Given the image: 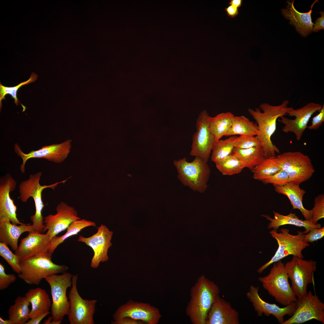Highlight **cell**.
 Returning a JSON list of instances; mask_svg holds the SVG:
<instances>
[{
    "label": "cell",
    "instance_id": "d590c367",
    "mask_svg": "<svg viewBox=\"0 0 324 324\" xmlns=\"http://www.w3.org/2000/svg\"><path fill=\"white\" fill-rule=\"evenodd\" d=\"M38 75L35 73L33 72L31 74L29 79L26 81L21 82L17 86L11 87H8L3 86L1 83L0 84V107H2V99H5L6 95L9 94L11 96L12 98L14 99V103L16 106L19 105L18 100L17 98L16 94L19 89L22 86L35 82L37 79Z\"/></svg>",
    "mask_w": 324,
    "mask_h": 324
},
{
    "label": "cell",
    "instance_id": "5b68a950",
    "mask_svg": "<svg viewBox=\"0 0 324 324\" xmlns=\"http://www.w3.org/2000/svg\"><path fill=\"white\" fill-rule=\"evenodd\" d=\"M269 273L259 277L258 280L268 294L277 302L286 306L296 302L297 299L288 282V276L281 260L274 262Z\"/></svg>",
    "mask_w": 324,
    "mask_h": 324
},
{
    "label": "cell",
    "instance_id": "ee69618b",
    "mask_svg": "<svg viewBox=\"0 0 324 324\" xmlns=\"http://www.w3.org/2000/svg\"><path fill=\"white\" fill-rule=\"evenodd\" d=\"M321 16L317 18L313 27L312 31L317 32L321 29L324 30V12L320 11L319 12Z\"/></svg>",
    "mask_w": 324,
    "mask_h": 324
},
{
    "label": "cell",
    "instance_id": "484cf974",
    "mask_svg": "<svg viewBox=\"0 0 324 324\" xmlns=\"http://www.w3.org/2000/svg\"><path fill=\"white\" fill-rule=\"evenodd\" d=\"M273 212L274 214L273 218L268 215H262L270 221L268 226V229L272 228L274 230H277L281 226L287 224L291 225L304 227L305 230L303 232L304 234L307 233L313 228L321 227V224H320L317 223L314 224L311 220H303L299 219L295 213H290L287 215H285L275 211H273Z\"/></svg>",
    "mask_w": 324,
    "mask_h": 324
},
{
    "label": "cell",
    "instance_id": "44dd1931",
    "mask_svg": "<svg viewBox=\"0 0 324 324\" xmlns=\"http://www.w3.org/2000/svg\"><path fill=\"white\" fill-rule=\"evenodd\" d=\"M16 182L9 173L0 178V221L8 220L13 224H23L17 218V208L10 196L16 188Z\"/></svg>",
    "mask_w": 324,
    "mask_h": 324
},
{
    "label": "cell",
    "instance_id": "9a60e30c",
    "mask_svg": "<svg viewBox=\"0 0 324 324\" xmlns=\"http://www.w3.org/2000/svg\"><path fill=\"white\" fill-rule=\"evenodd\" d=\"M322 105L319 103L310 102L301 108H293L288 112L286 115L294 116L290 119L285 116H281L279 122L284 126L283 131L286 133L292 132L297 140H300L308 127V124L312 116L317 112H319Z\"/></svg>",
    "mask_w": 324,
    "mask_h": 324
},
{
    "label": "cell",
    "instance_id": "603a6c76",
    "mask_svg": "<svg viewBox=\"0 0 324 324\" xmlns=\"http://www.w3.org/2000/svg\"><path fill=\"white\" fill-rule=\"evenodd\" d=\"M238 312L231 304L218 296L212 305L206 324H239Z\"/></svg>",
    "mask_w": 324,
    "mask_h": 324
},
{
    "label": "cell",
    "instance_id": "7c38bea8",
    "mask_svg": "<svg viewBox=\"0 0 324 324\" xmlns=\"http://www.w3.org/2000/svg\"><path fill=\"white\" fill-rule=\"evenodd\" d=\"M313 319L324 324V303L310 291L296 302L295 310L283 324H301Z\"/></svg>",
    "mask_w": 324,
    "mask_h": 324
},
{
    "label": "cell",
    "instance_id": "8fae6325",
    "mask_svg": "<svg viewBox=\"0 0 324 324\" xmlns=\"http://www.w3.org/2000/svg\"><path fill=\"white\" fill-rule=\"evenodd\" d=\"M78 275H73L72 285L68 294L70 307L68 320L70 324H94L97 300L82 298L77 289Z\"/></svg>",
    "mask_w": 324,
    "mask_h": 324
},
{
    "label": "cell",
    "instance_id": "9c48e42d",
    "mask_svg": "<svg viewBox=\"0 0 324 324\" xmlns=\"http://www.w3.org/2000/svg\"><path fill=\"white\" fill-rule=\"evenodd\" d=\"M281 170L288 174L289 182L297 185L308 180L315 172L309 157L299 151L287 152L277 156Z\"/></svg>",
    "mask_w": 324,
    "mask_h": 324
},
{
    "label": "cell",
    "instance_id": "74e56055",
    "mask_svg": "<svg viewBox=\"0 0 324 324\" xmlns=\"http://www.w3.org/2000/svg\"><path fill=\"white\" fill-rule=\"evenodd\" d=\"M314 206L311 209L312 212L311 221L314 224L317 223L320 219L324 218V195L319 194L314 199Z\"/></svg>",
    "mask_w": 324,
    "mask_h": 324
},
{
    "label": "cell",
    "instance_id": "8992f818",
    "mask_svg": "<svg viewBox=\"0 0 324 324\" xmlns=\"http://www.w3.org/2000/svg\"><path fill=\"white\" fill-rule=\"evenodd\" d=\"M52 254L48 252L21 262L19 278L29 285H38L48 276L67 271L68 266L57 265L52 262Z\"/></svg>",
    "mask_w": 324,
    "mask_h": 324
},
{
    "label": "cell",
    "instance_id": "ffe728a7",
    "mask_svg": "<svg viewBox=\"0 0 324 324\" xmlns=\"http://www.w3.org/2000/svg\"><path fill=\"white\" fill-rule=\"evenodd\" d=\"M49 234L34 231L21 239L15 254L21 262L48 252L50 241Z\"/></svg>",
    "mask_w": 324,
    "mask_h": 324
},
{
    "label": "cell",
    "instance_id": "4316f807",
    "mask_svg": "<svg viewBox=\"0 0 324 324\" xmlns=\"http://www.w3.org/2000/svg\"><path fill=\"white\" fill-rule=\"evenodd\" d=\"M27 300L31 304L29 318L31 319L49 312L52 303L49 295L45 290L39 287L30 289L25 294Z\"/></svg>",
    "mask_w": 324,
    "mask_h": 324
},
{
    "label": "cell",
    "instance_id": "c3c4849f",
    "mask_svg": "<svg viewBox=\"0 0 324 324\" xmlns=\"http://www.w3.org/2000/svg\"><path fill=\"white\" fill-rule=\"evenodd\" d=\"M242 3V0H231L229 4L238 8L241 6Z\"/></svg>",
    "mask_w": 324,
    "mask_h": 324
},
{
    "label": "cell",
    "instance_id": "f35d334b",
    "mask_svg": "<svg viewBox=\"0 0 324 324\" xmlns=\"http://www.w3.org/2000/svg\"><path fill=\"white\" fill-rule=\"evenodd\" d=\"M261 146L260 142L256 136H238L235 147L246 149Z\"/></svg>",
    "mask_w": 324,
    "mask_h": 324
},
{
    "label": "cell",
    "instance_id": "cb8c5ba5",
    "mask_svg": "<svg viewBox=\"0 0 324 324\" xmlns=\"http://www.w3.org/2000/svg\"><path fill=\"white\" fill-rule=\"evenodd\" d=\"M275 191L278 194L286 196L290 201L293 209L300 210L305 220H311L312 212L311 210L305 208L303 205L302 200L306 191L301 189L299 185L289 182L283 185H273Z\"/></svg>",
    "mask_w": 324,
    "mask_h": 324
},
{
    "label": "cell",
    "instance_id": "e575fe53",
    "mask_svg": "<svg viewBox=\"0 0 324 324\" xmlns=\"http://www.w3.org/2000/svg\"><path fill=\"white\" fill-rule=\"evenodd\" d=\"M215 164L217 168L224 175L238 174L245 168L243 164L232 154Z\"/></svg>",
    "mask_w": 324,
    "mask_h": 324
},
{
    "label": "cell",
    "instance_id": "f546056e",
    "mask_svg": "<svg viewBox=\"0 0 324 324\" xmlns=\"http://www.w3.org/2000/svg\"><path fill=\"white\" fill-rule=\"evenodd\" d=\"M30 303L25 296H18L14 304L10 306L8 310L9 319L12 324H25L29 319Z\"/></svg>",
    "mask_w": 324,
    "mask_h": 324
},
{
    "label": "cell",
    "instance_id": "7402d4cb",
    "mask_svg": "<svg viewBox=\"0 0 324 324\" xmlns=\"http://www.w3.org/2000/svg\"><path fill=\"white\" fill-rule=\"evenodd\" d=\"M294 0L288 1L286 8L281 9L282 14L286 19L290 20L289 23L294 27L298 32L303 37H306L312 32L314 24L312 22L311 14L312 9L318 0L314 1L310 6V9L306 13L298 11L294 6Z\"/></svg>",
    "mask_w": 324,
    "mask_h": 324
},
{
    "label": "cell",
    "instance_id": "2e32d148",
    "mask_svg": "<svg viewBox=\"0 0 324 324\" xmlns=\"http://www.w3.org/2000/svg\"><path fill=\"white\" fill-rule=\"evenodd\" d=\"M96 233L91 236L85 237L80 236L77 240L78 242H83L90 247L94 251L91 266L93 268H98L101 262L109 260L108 250L112 244L111 240L113 234L105 225L102 224L97 228Z\"/></svg>",
    "mask_w": 324,
    "mask_h": 324
},
{
    "label": "cell",
    "instance_id": "f907efd6",
    "mask_svg": "<svg viewBox=\"0 0 324 324\" xmlns=\"http://www.w3.org/2000/svg\"><path fill=\"white\" fill-rule=\"evenodd\" d=\"M0 324H12L11 321L9 319L8 320H4L1 317H0Z\"/></svg>",
    "mask_w": 324,
    "mask_h": 324
},
{
    "label": "cell",
    "instance_id": "1f68e13d",
    "mask_svg": "<svg viewBox=\"0 0 324 324\" xmlns=\"http://www.w3.org/2000/svg\"><path fill=\"white\" fill-rule=\"evenodd\" d=\"M259 134L256 123L250 121L244 116H234L231 128L225 136H256Z\"/></svg>",
    "mask_w": 324,
    "mask_h": 324
},
{
    "label": "cell",
    "instance_id": "bcb514c9",
    "mask_svg": "<svg viewBox=\"0 0 324 324\" xmlns=\"http://www.w3.org/2000/svg\"><path fill=\"white\" fill-rule=\"evenodd\" d=\"M225 10L227 16L231 18H235L239 14L238 9L232 5L226 8Z\"/></svg>",
    "mask_w": 324,
    "mask_h": 324
},
{
    "label": "cell",
    "instance_id": "7a4b0ae2",
    "mask_svg": "<svg viewBox=\"0 0 324 324\" xmlns=\"http://www.w3.org/2000/svg\"><path fill=\"white\" fill-rule=\"evenodd\" d=\"M218 286L204 275L198 278L190 290V298L186 308L193 324H206L208 313L219 296Z\"/></svg>",
    "mask_w": 324,
    "mask_h": 324
},
{
    "label": "cell",
    "instance_id": "d6986e66",
    "mask_svg": "<svg viewBox=\"0 0 324 324\" xmlns=\"http://www.w3.org/2000/svg\"><path fill=\"white\" fill-rule=\"evenodd\" d=\"M259 287L253 285L250 286L246 296L252 304L258 316L264 314L266 316L272 315L277 320L278 322L283 324L284 317L286 315L291 316L296 306V302H293L283 308H280L274 304H271L262 300L259 295Z\"/></svg>",
    "mask_w": 324,
    "mask_h": 324
},
{
    "label": "cell",
    "instance_id": "277c9868",
    "mask_svg": "<svg viewBox=\"0 0 324 324\" xmlns=\"http://www.w3.org/2000/svg\"><path fill=\"white\" fill-rule=\"evenodd\" d=\"M42 175L41 172L30 174L28 178L22 181L19 186V198L22 202H26L30 197L34 200L35 212L34 214L30 217V219L35 231L40 233L43 232L45 226L44 224V218L42 215L44 206L42 198L43 190L47 188L54 190L58 184L65 183L70 178L51 184L41 185L40 181Z\"/></svg>",
    "mask_w": 324,
    "mask_h": 324
},
{
    "label": "cell",
    "instance_id": "4fadbf2b",
    "mask_svg": "<svg viewBox=\"0 0 324 324\" xmlns=\"http://www.w3.org/2000/svg\"><path fill=\"white\" fill-rule=\"evenodd\" d=\"M209 116L205 110L198 116L196 124V131L193 134L191 150L192 156H198L207 163L215 143L214 136L210 130Z\"/></svg>",
    "mask_w": 324,
    "mask_h": 324
},
{
    "label": "cell",
    "instance_id": "8d00e7d4",
    "mask_svg": "<svg viewBox=\"0 0 324 324\" xmlns=\"http://www.w3.org/2000/svg\"><path fill=\"white\" fill-rule=\"evenodd\" d=\"M0 255L7 261L15 272L18 274L20 273L21 262L19 257L10 251L7 244L1 242Z\"/></svg>",
    "mask_w": 324,
    "mask_h": 324
},
{
    "label": "cell",
    "instance_id": "52a82bcc",
    "mask_svg": "<svg viewBox=\"0 0 324 324\" xmlns=\"http://www.w3.org/2000/svg\"><path fill=\"white\" fill-rule=\"evenodd\" d=\"M297 232L296 235L291 234L289 229L286 228L281 229L279 232L274 229L269 232L271 236L276 240L278 248L271 259L257 270L258 273H262L271 264L290 255L304 259L302 251L310 246V244L304 240L303 232Z\"/></svg>",
    "mask_w": 324,
    "mask_h": 324
},
{
    "label": "cell",
    "instance_id": "30bf717a",
    "mask_svg": "<svg viewBox=\"0 0 324 324\" xmlns=\"http://www.w3.org/2000/svg\"><path fill=\"white\" fill-rule=\"evenodd\" d=\"M284 268L291 280L293 292L298 299H301L307 293L308 285L313 283L314 274L317 268L316 262L293 256L284 264Z\"/></svg>",
    "mask_w": 324,
    "mask_h": 324
},
{
    "label": "cell",
    "instance_id": "7dc6e473",
    "mask_svg": "<svg viewBox=\"0 0 324 324\" xmlns=\"http://www.w3.org/2000/svg\"><path fill=\"white\" fill-rule=\"evenodd\" d=\"M50 313V312H46L42 314L37 316L30 319L25 324H38L40 323L41 320L47 315Z\"/></svg>",
    "mask_w": 324,
    "mask_h": 324
},
{
    "label": "cell",
    "instance_id": "6da1fadb",
    "mask_svg": "<svg viewBox=\"0 0 324 324\" xmlns=\"http://www.w3.org/2000/svg\"><path fill=\"white\" fill-rule=\"evenodd\" d=\"M289 103L287 100L278 105L264 103L260 105L259 108H249L248 110L256 122L259 134L256 136L260 142L265 158L275 156L276 153H280L278 148L273 143L271 137L276 130L277 119L286 115L293 108L288 106Z\"/></svg>",
    "mask_w": 324,
    "mask_h": 324
},
{
    "label": "cell",
    "instance_id": "ab89813d",
    "mask_svg": "<svg viewBox=\"0 0 324 324\" xmlns=\"http://www.w3.org/2000/svg\"><path fill=\"white\" fill-rule=\"evenodd\" d=\"M262 182L264 184L283 185L289 182V176L285 171L281 170L264 179Z\"/></svg>",
    "mask_w": 324,
    "mask_h": 324
},
{
    "label": "cell",
    "instance_id": "3957f363",
    "mask_svg": "<svg viewBox=\"0 0 324 324\" xmlns=\"http://www.w3.org/2000/svg\"><path fill=\"white\" fill-rule=\"evenodd\" d=\"M173 164L178 178L184 186L201 193L206 190L211 171L207 162L202 158L195 157L192 161L189 162L183 158L174 160Z\"/></svg>",
    "mask_w": 324,
    "mask_h": 324
},
{
    "label": "cell",
    "instance_id": "f1b7e54d",
    "mask_svg": "<svg viewBox=\"0 0 324 324\" xmlns=\"http://www.w3.org/2000/svg\"><path fill=\"white\" fill-rule=\"evenodd\" d=\"M232 154L247 168L252 171L265 158L261 146L246 149L234 148Z\"/></svg>",
    "mask_w": 324,
    "mask_h": 324
},
{
    "label": "cell",
    "instance_id": "ba28073f",
    "mask_svg": "<svg viewBox=\"0 0 324 324\" xmlns=\"http://www.w3.org/2000/svg\"><path fill=\"white\" fill-rule=\"evenodd\" d=\"M73 275L65 272L62 274L48 276L45 278L50 285L52 302L51 313L52 320L60 324L64 317L68 315L69 301L66 295L68 288L72 285Z\"/></svg>",
    "mask_w": 324,
    "mask_h": 324
},
{
    "label": "cell",
    "instance_id": "83f0119b",
    "mask_svg": "<svg viewBox=\"0 0 324 324\" xmlns=\"http://www.w3.org/2000/svg\"><path fill=\"white\" fill-rule=\"evenodd\" d=\"M234 116L230 112H222L214 117L209 116L208 122L210 130L215 142L226 136L231 128Z\"/></svg>",
    "mask_w": 324,
    "mask_h": 324
},
{
    "label": "cell",
    "instance_id": "b9f144b4",
    "mask_svg": "<svg viewBox=\"0 0 324 324\" xmlns=\"http://www.w3.org/2000/svg\"><path fill=\"white\" fill-rule=\"evenodd\" d=\"M324 236V227L314 228L307 233L303 234V239L307 243L313 242L322 238Z\"/></svg>",
    "mask_w": 324,
    "mask_h": 324
},
{
    "label": "cell",
    "instance_id": "4dcf8cb0",
    "mask_svg": "<svg viewBox=\"0 0 324 324\" xmlns=\"http://www.w3.org/2000/svg\"><path fill=\"white\" fill-rule=\"evenodd\" d=\"M90 226L95 227L96 223L85 219L75 220L66 229V232L61 236H56L50 240L48 252L52 254L57 247L70 237L77 235L84 228Z\"/></svg>",
    "mask_w": 324,
    "mask_h": 324
},
{
    "label": "cell",
    "instance_id": "f6af8a7d",
    "mask_svg": "<svg viewBox=\"0 0 324 324\" xmlns=\"http://www.w3.org/2000/svg\"><path fill=\"white\" fill-rule=\"evenodd\" d=\"M112 324H143V322L135 320L128 317L123 318L112 321Z\"/></svg>",
    "mask_w": 324,
    "mask_h": 324
},
{
    "label": "cell",
    "instance_id": "d6a6232c",
    "mask_svg": "<svg viewBox=\"0 0 324 324\" xmlns=\"http://www.w3.org/2000/svg\"><path fill=\"white\" fill-rule=\"evenodd\" d=\"M280 170L277 157L275 155L265 158L251 171L253 178L262 182L267 177Z\"/></svg>",
    "mask_w": 324,
    "mask_h": 324
},
{
    "label": "cell",
    "instance_id": "60d3db41",
    "mask_svg": "<svg viewBox=\"0 0 324 324\" xmlns=\"http://www.w3.org/2000/svg\"><path fill=\"white\" fill-rule=\"evenodd\" d=\"M16 279L14 274L5 273L4 266L0 263V290H2L7 289L11 284L15 282Z\"/></svg>",
    "mask_w": 324,
    "mask_h": 324
},
{
    "label": "cell",
    "instance_id": "ac0fdd59",
    "mask_svg": "<svg viewBox=\"0 0 324 324\" xmlns=\"http://www.w3.org/2000/svg\"><path fill=\"white\" fill-rule=\"evenodd\" d=\"M56 210V214H49L44 218L45 226L43 232L47 230L51 239L66 230L73 222L81 219L74 208L63 201L58 204Z\"/></svg>",
    "mask_w": 324,
    "mask_h": 324
},
{
    "label": "cell",
    "instance_id": "d4e9b609",
    "mask_svg": "<svg viewBox=\"0 0 324 324\" xmlns=\"http://www.w3.org/2000/svg\"><path fill=\"white\" fill-rule=\"evenodd\" d=\"M35 231L30 224L17 226L10 221L5 220L0 221V242L9 245L14 250L18 247V239L23 232Z\"/></svg>",
    "mask_w": 324,
    "mask_h": 324
},
{
    "label": "cell",
    "instance_id": "681fc988",
    "mask_svg": "<svg viewBox=\"0 0 324 324\" xmlns=\"http://www.w3.org/2000/svg\"><path fill=\"white\" fill-rule=\"evenodd\" d=\"M43 324H58V323L52 320V316L49 317L48 319L46 320L44 322Z\"/></svg>",
    "mask_w": 324,
    "mask_h": 324
},
{
    "label": "cell",
    "instance_id": "5bb4252c",
    "mask_svg": "<svg viewBox=\"0 0 324 324\" xmlns=\"http://www.w3.org/2000/svg\"><path fill=\"white\" fill-rule=\"evenodd\" d=\"M72 142V140L68 139L59 144L44 146L38 150H32L27 154L24 153L19 145L15 143V152L22 160V163L20 166V171L25 173L26 163L28 159L32 158H44L58 164L63 162L70 152Z\"/></svg>",
    "mask_w": 324,
    "mask_h": 324
},
{
    "label": "cell",
    "instance_id": "7bdbcfd3",
    "mask_svg": "<svg viewBox=\"0 0 324 324\" xmlns=\"http://www.w3.org/2000/svg\"><path fill=\"white\" fill-rule=\"evenodd\" d=\"M324 122V105H322L319 113L312 119L311 124L307 127L310 130L319 129Z\"/></svg>",
    "mask_w": 324,
    "mask_h": 324
},
{
    "label": "cell",
    "instance_id": "e0dca14e",
    "mask_svg": "<svg viewBox=\"0 0 324 324\" xmlns=\"http://www.w3.org/2000/svg\"><path fill=\"white\" fill-rule=\"evenodd\" d=\"M113 317L114 320L128 317L145 324H157L161 315L158 308L149 304L130 300L119 307Z\"/></svg>",
    "mask_w": 324,
    "mask_h": 324
},
{
    "label": "cell",
    "instance_id": "836d02e7",
    "mask_svg": "<svg viewBox=\"0 0 324 324\" xmlns=\"http://www.w3.org/2000/svg\"><path fill=\"white\" fill-rule=\"evenodd\" d=\"M238 136H232L215 141L212 151L211 160L216 164L232 154Z\"/></svg>",
    "mask_w": 324,
    "mask_h": 324
}]
</instances>
